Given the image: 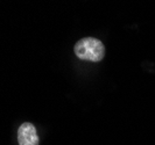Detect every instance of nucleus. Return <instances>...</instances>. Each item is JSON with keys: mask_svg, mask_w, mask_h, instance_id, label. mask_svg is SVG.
<instances>
[{"mask_svg": "<svg viewBox=\"0 0 155 145\" xmlns=\"http://www.w3.org/2000/svg\"><path fill=\"white\" fill-rule=\"evenodd\" d=\"M75 55L82 61L98 63L105 56V46L98 38L85 37L79 39L74 46Z\"/></svg>", "mask_w": 155, "mask_h": 145, "instance_id": "1", "label": "nucleus"}, {"mask_svg": "<svg viewBox=\"0 0 155 145\" xmlns=\"http://www.w3.org/2000/svg\"><path fill=\"white\" fill-rule=\"evenodd\" d=\"M18 143L19 145H39V136L34 124L25 122L19 127Z\"/></svg>", "mask_w": 155, "mask_h": 145, "instance_id": "2", "label": "nucleus"}]
</instances>
